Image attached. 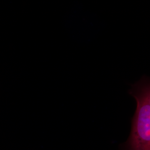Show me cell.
Segmentation results:
<instances>
[{
  "label": "cell",
  "mask_w": 150,
  "mask_h": 150,
  "mask_svg": "<svg viewBox=\"0 0 150 150\" xmlns=\"http://www.w3.org/2000/svg\"><path fill=\"white\" fill-rule=\"evenodd\" d=\"M129 93L137 103L129 141L135 150H150V78L143 77Z\"/></svg>",
  "instance_id": "6da1fadb"
}]
</instances>
